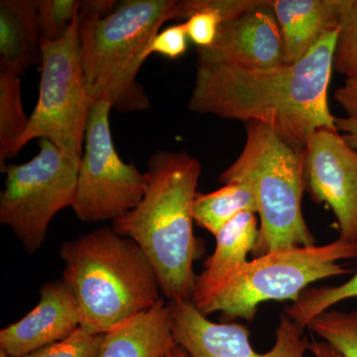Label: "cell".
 Returning <instances> with one entry per match:
<instances>
[{
  "instance_id": "1",
  "label": "cell",
  "mask_w": 357,
  "mask_h": 357,
  "mask_svg": "<svg viewBox=\"0 0 357 357\" xmlns=\"http://www.w3.org/2000/svg\"><path fill=\"white\" fill-rule=\"evenodd\" d=\"M337 34L338 29L328 32L292 65H198L188 107L197 114L264 124L304 151L317 131H338L328 96Z\"/></svg>"
},
{
  "instance_id": "2",
  "label": "cell",
  "mask_w": 357,
  "mask_h": 357,
  "mask_svg": "<svg viewBox=\"0 0 357 357\" xmlns=\"http://www.w3.org/2000/svg\"><path fill=\"white\" fill-rule=\"evenodd\" d=\"M201 173V163L191 155L158 150L148 160L144 197L112 222L117 234L142 249L169 302L192 301L194 294V206Z\"/></svg>"
},
{
  "instance_id": "3",
  "label": "cell",
  "mask_w": 357,
  "mask_h": 357,
  "mask_svg": "<svg viewBox=\"0 0 357 357\" xmlns=\"http://www.w3.org/2000/svg\"><path fill=\"white\" fill-rule=\"evenodd\" d=\"M62 280L76 300L81 326L105 333L160 299L158 276L135 241L112 227L62 244Z\"/></svg>"
},
{
  "instance_id": "4",
  "label": "cell",
  "mask_w": 357,
  "mask_h": 357,
  "mask_svg": "<svg viewBox=\"0 0 357 357\" xmlns=\"http://www.w3.org/2000/svg\"><path fill=\"white\" fill-rule=\"evenodd\" d=\"M174 20H180L178 0H126L98 20L79 14V53L91 105L107 100L119 112L149 109L136 77L160 28Z\"/></svg>"
},
{
  "instance_id": "5",
  "label": "cell",
  "mask_w": 357,
  "mask_h": 357,
  "mask_svg": "<svg viewBox=\"0 0 357 357\" xmlns=\"http://www.w3.org/2000/svg\"><path fill=\"white\" fill-rule=\"evenodd\" d=\"M245 144L238 158L218 182H243L255 192L259 234L253 258L290 246L316 245L302 210L305 192L304 151L282 139L271 128L248 122Z\"/></svg>"
},
{
  "instance_id": "6",
  "label": "cell",
  "mask_w": 357,
  "mask_h": 357,
  "mask_svg": "<svg viewBox=\"0 0 357 357\" xmlns=\"http://www.w3.org/2000/svg\"><path fill=\"white\" fill-rule=\"evenodd\" d=\"M357 258V243L337 238L324 245L290 246L253 258L229 281L195 305L208 317L252 321L258 306L270 301L295 302L314 282L351 274L342 261Z\"/></svg>"
},
{
  "instance_id": "7",
  "label": "cell",
  "mask_w": 357,
  "mask_h": 357,
  "mask_svg": "<svg viewBox=\"0 0 357 357\" xmlns=\"http://www.w3.org/2000/svg\"><path fill=\"white\" fill-rule=\"evenodd\" d=\"M79 16L56 41L41 42V79L36 107L13 156L28 142L48 139L81 164L91 102L86 93L79 41Z\"/></svg>"
},
{
  "instance_id": "8",
  "label": "cell",
  "mask_w": 357,
  "mask_h": 357,
  "mask_svg": "<svg viewBox=\"0 0 357 357\" xmlns=\"http://www.w3.org/2000/svg\"><path fill=\"white\" fill-rule=\"evenodd\" d=\"M39 153L23 164L6 165L0 195V222L26 252L38 251L54 217L74 203L79 164L53 142L39 140Z\"/></svg>"
},
{
  "instance_id": "9",
  "label": "cell",
  "mask_w": 357,
  "mask_h": 357,
  "mask_svg": "<svg viewBox=\"0 0 357 357\" xmlns=\"http://www.w3.org/2000/svg\"><path fill=\"white\" fill-rule=\"evenodd\" d=\"M112 102L98 100L89 109L72 208L81 222L119 220L137 206L147 180L134 162L122 161L112 140Z\"/></svg>"
},
{
  "instance_id": "10",
  "label": "cell",
  "mask_w": 357,
  "mask_h": 357,
  "mask_svg": "<svg viewBox=\"0 0 357 357\" xmlns=\"http://www.w3.org/2000/svg\"><path fill=\"white\" fill-rule=\"evenodd\" d=\"M174 340L190 357H305L310 351L305 328L282 312L269 351L257 352L251 344L250 332L241 324L210 321L192 301L169 302Z\"/></svg>"
},
{
  "instance_id": "11",
  "label": "cell",
  "mask_w": 357,
  "mask_h": 357,
  "mask_svg": "<svg viewBox=\"0 0 357 357\" xmlns=\"http://www.w3.org/2000/svg\"><path fill=\"white\" fill-rule=\"evenodd\" d=\"M304 178L312 201L332 208L338 238L357 243V150L338 131H317L304 150Z\"/></svg>"
},
{
  "instance_id": "12",
  "label": "cell",
  "mask_w": 357,
  "mask_h": 357,
  "mask_svg": "<svg viewBox=\"0 0 357 357\" xmlns=\"http://www.w3.org/2000/svg\"><path fill=\"white\" fill-rule=\"evenodd\" d=\"M198 65L268 69L284 65L280 27L270 1L223 23L215 42L198 48Z\"/></svg>"
},
{
  "instance_id": "13",
  "label": "cell",
  "mask_w": 357,
  "mask_h": 357,
  "mask_svg": "<svg viewBox=\"0 0 357 357\" xmlns=\"http://www.w3.org/2000/svg\"><path fill=\"white\" fill-rule=\"evenodd\" d=\"M81 326L76 300L62 279L44 284L40 300L25 317L0 331V349L13 357L61 342Z\"/></svg>"
},
{
  "instance_id": "14",
  "label": "cell",
  "mask_w": 357,
  "mask_h": 357,
  "mask_svg": "<svg viewBox=\"0 0 357 357\" xmlns=\"http://www.w3.org/2000/svg\"><path fill=\"white\" fill-rule=\"evenodd\" d=\"M342 0H272L280 27L284 65L299 62L328 32L338 29Z\"/></svg>"
},
{
  "instance_id": "15",
  "label": "cell",
  "mask_w": 357,
  "mask_h": 357,
  "mask_svg": "<svg viewBox=\"0 0 357 357\" xmlns=\"http://www.w3.org/2000/svg\"><path fill=\"white\" fill-rule=\"evenodd\" d=\"M175 345L170 304L161 298L107 331L98 357H164Z\"/></svg>"
},
{
  "instance_id": "16",
  "label": "cell",
  "mask_w": 357,
  "mask_h": 357,
  "mask_svg": "<svg viewBox=\"0 0 357 357\" xmlns=\"http://www.w3.org/2000/svg\"><path fill=\"white\" fill-rule=\"evenodd\" d=\"M259 234L256 213L244 211L230 220L215 236L213 255L204 262L203 271L197 275L192 302L198 304L232 278L248 262Z\"/></svg>"
},
{
  "instance_id": "17",
  "label": "cell",
  "mask_w": 357,
  "mask_h": 357,
  "mask_svg": "<svg viewBox=\"0 0 357 357\" xmlns=\"http://www.w3.org/2000/svg\"><path fill=\"white\" fill-rule=\"evenodd\" d=\"M36 0L0 1V70L21 75L41 64Z\"/></svg>"
},
{
  "instance_id": "18",
  "label": "cell",
  "mask_w": 357,
  "mask_h": 357,
  "mask_svg": "<svg viewBox=\"0 0 357 357\" xmlns=\"http://www.w3.org/2000/svg\"><path fill=\"white\" fill-rule=\"evenodd\" d=\"M244 211L258 213L255 192L246 183H227L217 191L198 192L194 206L195 223L215 237L223 227Z\"/></svg>"
},
{
  "instance_id": "19",
  "label": "cell",
  "mask_w": 357,
  "mask_h": 357,
  "mask_svg": "<svg viewBox=\"0 0 357 357\" xmlns=\"http://www.w3.org/2000/svg\"><path fill=\"white\" fill-rule=\"evenodd\" d=\"M22 103L20 75L0 70V167L3 172L6 161L29 126Z\"/></svg>"
},
{
  "instance_id": "20",
  "label": "cell",
  "mask_w": 357,
  "mask_h": 357,
  "mask_svg": "<svg viewBox=\"0 0 357 357\" xmlns=\"http://www.w3.org/2000/svg\"><path fill=\"white\" fill-rule=\"evenodd\" d=\"M354 298H357V272L349 280L335 287L307 288L284 312L296 324L307 328L319 314L338 303Z\"/></svg>"
},
{
  "instance_id": "21",
  "label": "cell",
  "mask_w": 357,
  "mask_h": 357,
  "mask_svg": "<svg viewBox=\"0 0 357 357\" xmlns=\"http://www.w3.org/2000/svg\"><path fill=\"white\" fill-rule=\"evenodd\" d=\"M345 357H357V311L328 310L307 326Z\"/></svg>"
},
{
  "instance_id": "22",
  "label": "cell",
  "mask_w": 357,
  "mask_h": 357,
  "mask_svg": "<svg viewBox=\"0 0 357 357\" xmlns=\"http://www.w3.org/2000/svg\"><path fill=\"white\" fill-rule=\"evenodd\" d=\"M333 69L347 79H357V0L340 1Z\"/></svg>"
},
{
  "instance_id": "23",
  "label": "cell",
  "mask_w": 357,
  "mask_h": 357,
  "mask_svg": "<svg viewBox=\"0 0 357 357\" xmlns=\"http://www.w3.org/2000/svg\"><path fill=\"white\" fill-rule=\"evenodd\" d=\"M79 3L75 0H36L41 42L63 38L79 16Z\"/></svg>"
},
{
  "instance_id": "24",
  "label": "cell",
  "mask_w": 357,
  "mask_h": 357,
  "mask_svg": "<svg viewBox=\"0 0 357 357\" xmlns=\"http://www.w3.org/2000/svg\"><path fill=\"white\" fill-rule=\"evenodd\" d=\"M103 335L79 326L70 337L23 357H98Z\"/></svg>"
},
{
  "instance_id": "25",
  "label": "cell",
  "mask_w": 357,
  "mask_h": 357,
  "mask_svg": "<svg viewBox=\"0 0 357 357\" xmlns=\"http://www.w3.org/2000/svg\"><path fill=\"white\" fill-rule=\"evenodd\" d=\"M188 33L185 23L166 28L155 36L150 44L148 56L159 54L169 59L180 58L188 48Z\"/></svg>"
},
{
  "instance_id": "26",
  "label": "cell",
  "mask_w": 357,
  "mask_h": 357,
  "mask_svg": "<svg viewBox=\"0 0 357 357\" xmlns=\"http://www.w3.org/2000/svg\"><path fill=\"white\" fill-rule=\"evenodd\" d=\"M335 100L349 116H357V79H349L335 93Z\"/></svg>"
},
{
  "instance_id": "27",
  "label": "cell",
  "mask_w": 357,
  "mask_h": 357,
  "mask_svg": "<svg viewBox=\"0 0 357 357\" xmlns=\"http://www.w3.org/2000/svg\"><path fill=\"white\" fill-rule=\"evenodd\" d=\"M119 2L115 0H84L79 3V16L84 18H103L114 13Z\"/></svg>"
},
{
  "instance_id": "28",
  "label": "cell",
  "mask_w": 357,
  "mask_h": 357,
  "mask_svg": "<svg viewBox=\"0 0 357 357\" xmlns=\"http://www.w3.org/2000/svg\"><path fill=\"white\" fill-rule=\"evenodd\" d=\"M338 131H342V137L347 144L357 150V116L338 117L335 119Z\"/></svg>"
},
{
  "instance_id": "29",
  "label": "cell",
  "mask_w": 357,
  "mask_h": 357,
  "mask_svg": "<svg viewBox=\"0 0 357 357\" xmlns=\"http://www.w3.org/2000/svg\"><path fill=\"white\" fill-rule=\"evenodd\" d=\"M310 351L314 357H345L342 352L338 351L335 347L325 340H314L310 345Z\"/></svg>"
},
{
  "instance_id": "30",
  "label": "cell",
  "mask_w": 357,
  "mask_h": 357,
  "mask_svg": "<svg viewBox=\"0 0 357 357\" xmlns=\"http://www.w3.org/2000/svg\"><path fill=\"white\" fill-rule=\"evenodd\" d=\"M164 357H190L189 354H187L184 351V349H182V347H178V345H175V347H172V349H170L167 354H165V356Z\"/></svg>"
},
{
  "instance_id": "31",
  "label": "cell",
  "mask_w": 357,
  "mask_h": 357,
  "mask_svg": "<svg viewBox=\"0 0 357 357\" xmlns=\"http://www.w3.org/2000/svg\"><path fill=\"white\" fill-rule=\"evenodd\" d=\"M0 357H13L11 356L10 354H7L6 351H2V349H0Z\"/></svg>"
}]
</instances>
